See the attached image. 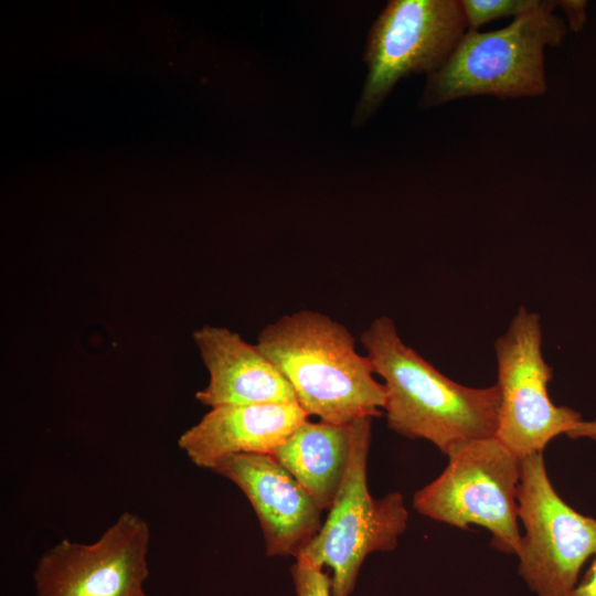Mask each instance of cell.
Masks as SVG:
<instances>
[{
	"instance_id": "1",
	"label": "cell",
	"mask_w": 596,
	"mask_h": 596,
	"mask_svg": "<svg viewBox=\"0 0 596 596\" xmlns=\"http://www.w3.org/2000/svg\"><path fill=\"white\" fill-rule=\"evenodd\" d=\"M374 374L384 381L387 426L408 439H425L443 454L454 446L496 436L500 395L497 384L461 385L428 363L401 339L387 316L361 334Z\"/></svg>"
},
{
	"instance_id": "2",
	"label": "cell",
	"mask_w": 596,
	"mask_h": 596,
	"mask_svg": "<svg viewBox=\"0 0 596 596\" xmlns=\"http://www.w3.org/2000/svg\"><path fill=\"white\" fill-rule=\"evenodd\" d=\"M257 347L287 380L298 405L332 424L382 414L383 383L371 362L355 350L351 332L329 316L300 310L267 324Z\"/></svg>"
},
{
	"instance_id": "3",
	"label": "cell",
	"mask_w": 596,
	"mask_h": 596,
	"mask_svg": "<svg viewBox=\"0 0 596 596\" xmlns=\"http://www.w3.org/2000/svg\"><path fill=\"white\" fill-rule=\"evenodd\" d=\"M557 1L539 0L507 26L467 30L446 63L427 76L422 108L471 96L532 97L547 91L544 50L566 34Z\"/></svg>"
},
{
	"instance_id": "4",
	"label": "cell",
	"mask_w": 596,
	"mask_h": 596,
	"mask_svg": "<svg viewBox=\"0 0 596 596\" xmlns=\"http://www.w3.org/2000/svg\"><path fill=\"white\" fill-rule=\"evenodd\" d=\"M446 456L443 472L414 493L415 510L461 530L481 526L494 547L517 555L521 458L496 436L460 443Z\"/></svg>"
},
{
	"instance_id": "5",
	"label": "cell",
	"mask_w": 596,
	"mask_h": 596,
	"mask_svg": "<svg viewBox=\"0 0 596 596\" xmlns=\"http://www.w3.org/2000/svg\"><path fill=\"white\" fill-rule=\"evenodd\" d=\"M371 428V417L352 422L351 449L340 487L321 529L298 555L330 568L333 596H350L365 557L396 549L407 528L408 512L402 493L395 491L375 499L369 491Z\"/></svg>"
},
{
	"instance_id": "6",
	"label": "cell",
	"mask_w": 596,
	"mask_h": 596,
	"mask_svg": "<svg viewBox=\"0 0 596 596\" xmlns=\"http://www.w3.org/2000/svg\"><path fill=\"white\" fill-rule=\"evenodd\" d=\"M517 500L524 528L517 553L520 576L536 596H568L596 554V519L558 496L542 454L521 458Z\"/></svg>"
},
{
	"instance_id": "7",
	"label": "cell",
	"mask_w": 596,
	"mask_h": 596,
	"mask_svg": "<svg viewBox=\"0 0 596 596\" xmlns=\"http://www.w3.org/2000/svg\"><path fill=\"white\" fill-rule=\"evenodd\" d=\"M467 30L459 0L389 1L368 36L354 121L366 120L400 79L443 67Z\"/></svg>"
},
{
	"instance_id": "8",
	"label": "cell",
	"mask_w": 596,
	"mask_h": 596,
	"mask_svg": "<svg viewBox=\"0 0 596 596\" xmlns=\"http://www.w3.org/2000/svg\"><path fill=\"white\" fill-rule=\"evenodd\" d=\"M494 352L500 395L496 437L520 458L542 454L553 438L566 435L582 416L550 398L552 369L542 353L539 315L520 307L497 339Z\"/></svg>"
},
{
	"instance_id": "9",
	"label": "cell",
	"mask_w": 596,
	"mask_h": 596,
	"mask_svg": "<svg viewBox=\"0 0 596 596\" xmlns=\"http://www.w3.org/2000/svg\"><path fill=\"white\" fill-rule=\"evenodd\" d=\"M149 539L146 520L128 511L94 543L64 539L36 564V595L146 596Z\"/></svg>"
},
{
	"instance_id": "10",
	"label": "cell",
	"mask_w": 596,
	"mask_h": 596,
	"mask_svg": "<svg viewBox=\"0 0 596 596\" xmlns=\"http://www.w3.org/2000/svg\"><path fill=\"white\" fill-rule=\"evenodd\" d=\"M213 471L235 483L253 507L268 556H295L321 529V511L273 455H236Z\"/></svg>"
},
{
	"instance_id": "11",
	"label": "cell",
	"mask_w": 596,
	"mask_h": 596,
	"mask_svg": "<svg viewBox=\"0 0 596 596\" xmlns=\"http://www.w3.org/2000/svg\"><path fill=\"white\" fill-rule=\"evenodd\" d=\"M308 415L298 403L213 407L179 437V447L200 468L213 470L236 455H273Z\"/></svg>"
},
{
	"instance_id": "12",
	"label": "cell",
	"mask_w": 596,
	"mask_h": 596,
	"mask_svg": "<svg viewBox=\"0 0 596 596\" xmlns=\"http://www.w3.org/2000/svg\"><path fill=\"white\" fill-rule=\"evenodd\" d=\"M193 340L209 372L195 398L210 408L226 405L297 403L294 390L264 355L227 328L205 324Z\"/></svg>"
},
{
	"instance_id": "13",
	"label": "cell",
	"mask_w": 596,
	"mask_h": 596,
	"mask_svg": "<svg viewBox=\"0 0 596 596\" xmlns=\"http://www.w3.org/2000/svg\"><path fill=\"white\" fill-rule=\"evenodd\" d=\"M352 422L332 424L307 419L273 454L320 510L330 508L345 472Z\"/></svg>"
},
{
	"instance_id": "14",
	"label": "cell",
	"mask_w": 596,
	"mask_h": 596,
	"mask_svg": "<svg viewBox=\"0 0 596 596\" xmlns=\"http://www.w3.org/2000/svg\"><path fill=\"white\" fill-rule=\"evenodd\" d=\"M539 0H459L467 28L471 31L491 21L522 14Z\"/></svg>"
},
{
	"instance_id": "15",
	"label": "cell",
	"mask_w": 596,
	"mask_h": 596,
	"mask_svg": "<svg viewBox=\"0 0 596 596\" xmlns=\"http://www.w3.org/2000/svg\"><path fill=\"white\" fill-rule=\"evenodd\" d=\"M291 575L297 596H333L331 576L307 558L296 557Z\"/></svg>"
},
{
	"instance_id": "16",
	"label": "cell",
	"mask_w": 596,
	"mask_h": 596,
	"mask_svg": "<svg viewBox=\"0 0 596 596\" xmlns=\"http://www.w3.org/2000/svg\"><path fill=\"white\" fill-rule=\"evenodd\" d=\"M557 4L565 12L571 29L575 32L579 31L585 23V8L587 2L579 0H564L557 1Z\"/></svg>"
},
{
	"instance_id": "17",
	"label": "cell",
	"mask_w": 596,
	"mask_h": 596,
	"mask_svg": "<svg viewBox=\"0 0 596 596\" xmlns=\"http://www.w3.org/2000/svg\"><path fill=\"white\" fill-rule=\"evenodd\" d=\"M568 596H596V554L589 566L568 594Z\"/></svg>"
},
{
	"instance_id": "18",
	"label": "cell",
	"mask_w": 596,
	"mask_h": 596,
	"mask_svg": "<svg viewBox=\"0 0 596 596\" xmlns=\"http://www.w3.org/2000/svg\"><path fill=\"white\" fill-rule=\"evenodd\" d=\"M566 435L570 438H588L596 441V418L593 421L581 419Z\"/></svg>"
}]
</instances>
